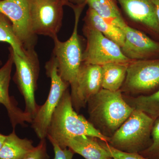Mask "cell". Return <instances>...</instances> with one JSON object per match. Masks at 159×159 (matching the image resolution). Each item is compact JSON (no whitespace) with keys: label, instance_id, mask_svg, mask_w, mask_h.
Listing matches in <instances>:
<instances>
[{"label":"cell","instance_id":"6da1fadb","mask_svg":"<svg viewBox=\"0 0 159 159\" xmlns=\"http://www.w3.org/2000/svg\"><path fill=\"white\" fill-rule=\"evenodd\" d=\"M89 122L103 135L110 138L124 123L134 109L127 103L121 91L102 89L88 101Z\"/></svg>","mask_w":159,"mask_h":159},{"label":"cell","instance_id":"7a4b0ae2","mask_svg":"<svg viewBox=\"0 0 159 159\" xmlns=\"http://www.w3.org/2000/svg\"><path fill=\"white\" fill-rule=\"evenodd\" d=\"M80 135L95 137L105 142H108L109 139L100 133L83 116L77 113L68 89L52 115L47 138L62 148L66 140Z\"/></svg>","mask_w":159,"mask_h":159},{"label":"cell","instance_id":"3957f363","mask_svg":"<svg viewBox=\"0 0 159 159\" xmlns=\"http://www.w3.org/2000/svg\"><path fill=\"white\" fill-rule=\"evenodd\" d=\"M155 120L142 111L134 109L128 119L110 137L107 143L127 153H140L152 143Z\"/></svg>","mask_w":159,"mask_h":159},{"label":"cell","instance_id":"277c9868","mask_svg":"<svg viewBox=\"0 0 159 159\" xmlns=\"http://www.w3.org/2000/svg\"><path fill=\"white\" fill-rule=\"evenodd\" d=\"M10 47L16 67L13 81L24 97L25 104L24 111L33 120L39 107L35 98L39 73L38 56L34 48L25 50V55L21 57Z\"/></svg>","mask_w":159,"mask_h":159},{"label":"cell","instance_id":"5b68a950","mask_svg":"<svg viewBox=\"0 0 159 159\" xmlns=\"http://www.w3.org/2000/svg\"><path fill=\"white\" fill-rule=\"evenodd\" d=\"M75 23L73 33L67 40L62 42L57 36L54 37L53 56L57 61L58 74L61 78L70 85L75 84L79 69L83 62V53L78 34L80 18L83 8L73 9Z\"/></svg>","mask_w":159,"mask_h":159},{"label":"cell","instance_id":"8992f818","mask_svg":"<svg viewBox=\"0 0 159 159\" xmlns=\"http://www.w3.org/2000/svg\"><path fill=\"white\" fill-rule=\"evenodd\" d=\"M45 68L46 74L51 79V89L46 102L39 106L37 113L31 122V127L40 140L47 138L52 115L70 85L58 74L57 61L54 56L46 63Z\"/></svg>","mask_w":159,"mask_h":159},{"label":"cell","instance_id":"52a82bcc","mask_svg":"<svg viewBox=\"0 0 159 159\" xmlns=\"http://www.w3.org/2000/svg\"><path fill=\"white\" fill-rule=\"evenodd\" d=\"M159 88V58H157L131 61L120 90L129 95L141 96L152 93Z\"/></svg>","mask_w":159,"mask_h":159},{"label":"cell","instance_id":"ba28073f","mask_svg":"<svg viewBox=\"0 0 159 159\" xmlns=\"http://www.w3.org/2000/svg\"><path fill=\"white\" fill-rule=\"evenodd\" d=\"M83 32L87 44L83 53V62L100 66L113 63H129L120 46L99 31L84 25Z\"/></svg>","mask_w":159,"mask_h":159},{"label":"cell","instance_id":"9c48e42d","mask_svg":"<svg viewBox=\"0 0 159 159\" xmlns=\"http://www.w3.org/2000/svg\"><path fill=\"white\" fill-rule=\"evenodd\" d=\"M70 6L68 0H31V17L34 34L57 36L62 25L64 6Z\"/></svg>","mask_w":159,"mask_h":159},{"label":"cell","instance_id":"30bf717a","mask_svg":"<svg viewBox=\"0 0 159 159\" xmlns=\"http://www.w3.org/2000/svg\"><path fill=\"white\" fill-rule=\"evenodd\" d=\"M31 0H2L0 12L11 20L15 34L25 50L34 48L36 35L32 29Z\"/></svg>","mask_w":159,"mask_h":159},{"label":"cell","instance_id":"8fae6325","mask_svg":"<svg viewBox=\"0 0 159 159\" xmlns=\"http://www.w3.org/2000/svg\"><path fill=\"white\" fill-rule=\"evenodd\" d=\"M102 88L101 66L82 62L75 81L71 87L73 107L78 112L87 105L90 98Z\"/></svg>","mask_w":159,"mask_h":159},{"label":"cell","instance_id":"7c38bea8","mask_svg":"<svg viewBox=\"0 0 159 159\" xmlns=\"http://www.w3.org/2000/svg\"><path fill=\"white\" fill-rule=\"evenodd\" d=\"M122 29L125 40L121 48L125 57L131 61L157 58L159 56V42L127 24Z\"/></svg>","mask_w":159,"mask_h":159},{"label":"cell","instance_id":"4fadbf2b","mask_svg":"<svg viewBox=\"0 0 159 159\" xmlns=\"http://www.w3.org/2000/svg\"><path fill=\"white\" fill-rule=\"evenodd\" d=\"M9 55L6 62L0 68V104L6 107L9 121L13 129L18 125H25V122L31 123L32 117L18 106L14 97L9 93L12 66L14 65L11 48H9Z\"/></svg>","mask_w":159,"mask_h":159},{"label":"cell","instance_id":"5bb4252c","mask_svg":"<svg viewBox=\"0 0 159 159\" xmlns=\"http://www.w3.org/2000/svg\"><path fill=\"white\" fill-rule=\"evenodd\" d=\"M130 21L159 37V23L152 0H116Z\"/></svg>","mask_w":159,"mask_h":159},{"label":"cell","instance_id":"9a60e30c","mask_svg":"<svg viewBox=\"0 0 159 159\" xmlns=\"http://www.w3.org/2000/svg\"><path fill=\"white\" fill-rule=\"evenodd\" d=\"M70 148L85 159H114L95 137L80 135L70 138L66 140L61 148Z\"/></svg>","mask_w":159,"mask_h":159},{"label":"cell","instance_id":"2e32d148","mask_svg":"<svg viewBox=\"0 0 159 159\" xmlns=\"http://www.w3.org/2000/svg\"><path fill=\"white\" fill-rule=\"evenodd\" d=\"M33 144V141L27 138H20L13 129L6 135L0 150V159H25L35 148Z\"/></svg>","mask_w":159,"mask_h":159},{"label":"cell","instance_id":"e0dca14e","mask_svg":"<svg viewBox=\"0 0 159 159\" xmlns=\"http://www.w3.org/2000/svg\"><path fill=\"white\" fill-rule=\"evenodd\" d=\"M85 25L93 28L104 36L122 47L125 40V35L122 29L108 23L89 7L84 17Z\"/></svg>","mask_w":159,"mask_h":159},{"label":"cell","instance_id":"ac0fdd59","mask_svg":"<svg viewBox=\"0 0 159 159\" xmlns=\"http://www.w3.org/2000/svg\"><path fill=\"white\" fill-rule=\"evenodd\" d=\"M87 5L100 17L120 29L127 24L116 0H87Z\"/></svg>","mask_w":159,"mask_h":159},{"label":"cell","instance_id":"d6986e66","mask_svg":"<svg viewBox=\"0 0 159 159\" xmlns=\"http://www.w3.org/2000/svg\"><path fill=\"white\" fill-rule=\"evenodd\" d=\"M129 63H113L101 66L102 89L112 92L119 90L125 81Z\"/></svg>","mask_w":159,"mask_h":159},{"label":"cell","instance_id":"ffe728a7","mask_svg":"<svg viewBox=\"0 0 159 159\" xmlns=\"http://www.w3.org/2000/svg\"><path fill=\"white\" fill-rule=\"evenodd\" d=\"M123 96L125 101L134 109L142 111L154 120L159 117V88L149 95L135 97Z\"/></svg>","mask_w":159,"mask_h":159},{"label":"cell","instance_id":"44dd1931","mask_svg":"<svg viewBox=\"0 0 159 159\" xmlns=\"http://www.w3.org/2000/svg\"><path fill=\"white\" fill-rule=\"evenodd\" d=\"M0 42L9 44L20 56L24 57L25 51L15 34L12 23L9 18L0 12Z\"/></svg>","mask_w":159,"mask_h":159},{"label":"cell","instance_id":"7402d4cb","mask_svg":"<svg viewBox=\"0 0 159 159\" xmlns=\"http://www.w3.org/2000/svg\"><path fill=\"white\" fill-rule=\"evenodd\" d=\"M151 139L150 146L139 154L148 159H159V117L154 122Z\"/></svg>","mask_w":159,"mask_h":159},{"label":"cell","instance_id":"603a6c76","mask_svg":"<svg viewBox=\"0 0 159 159\" xmlns=\"http://www.w3.org/2000/svg\"><path fill=\"white\" fill-rule=\"evenodd\" d=\"M99 142L114 159H148L139 153H127L117 150L109 145L107 142H103L99 139Z\"/></svg>","mask_w":159,"mask_h":159},{"label":"cell","instance_id":"cb8c5ba5","mask_svg":"<svg viewBox=\"0 0 159 159\" xmlns=\"http://www.w3.org/2000/svg\"><path fill=\"white\" fill-rule=\"evenodd\" d=\"M24 159H50L46 139L40 140L34 150Z\"/></svg>","mask_w":159,"mask_h":159},{"label":"cell","instance_id":"d4e9b609","mask_svg":"<svg viewBox=\"0 0 159 159\" xmlns=\"http://www.w3.org/2000/svg\"><path fill=\"white\" fill-rule=\"evenodd\" d=\"M54 151V159H73L74 152L69 148L62 149L54 142L50 141Z\"/></svg>","mask_w":159,"mask_h":159},{"label":"cell","instance_id":"484cf974","mask_svg":"<svg viewBox=\"0 0 159 159\" xmlns=\"http://www.w3.org/2000/svg\"><path fill=\"white\" fill-rule=\"evenodd\" d=\"M70 4V7L73 9L75 7L84 8L87 5V0H68Z\"/></svg>","mask_w":159,"mask_h":159},{"label":"cell","instance_id":"4316f807","mask_svg":"<svg viewBox=\"0 0 159 159\" xmlns=\"http://www.w3.org/2000/svg\"><path fill=\"white\" fill-rule=\"evenodd\" d=\"M155 6L157 17L159 23V0H152Z\"/></svg>","mask_w":159,"mask_h":159},{"label":"cell","instance_id":"83f0119b","mask_svg":"<svg viewBox=\"0 0 159 159\" xmlns=\"http://www.w3.org/2000/svg\"><path fill=\"white\" fill-rule=\"evenodd\" d=\"M6 135H5L0 133V150H1L2 146L4 141L6 139Z\"/></svg>","mask_w":159,"mask_h":159},{"label":"cell","instance_id":"f1b7e54d","mask_svg":"<svg viewBox=\"0 0 159 159\" xmlns=\"http://www.w3.org/2000/svg\"><path fill=\"white\" fill-rule=\"evenodd\" d=\"M3 66V63L2 62V61L0 60V68Z\"/></svg>","mask_w":159,"mask_h":159},{"label":"cell","instance_id":"f546056e","mask_svg":"<svg viewBox=\"0 0 159 159\" xmlns=\"http://www.w3.org/2000/svg\"><path fill=\"white\" fill-rule=\"evenodd\" d=\"M2 1V0H0V1Z\"/></svg>","mask_w":159,"mask_h":159}]
</instances>
